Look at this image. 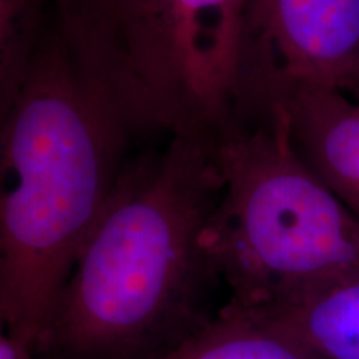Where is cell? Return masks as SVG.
<instances>
[{"instance_id":"obj_1","label":"cell","mask_w":359,"mask_h":359,"mask_svg":"<svg viewBox=\"0 0 359 359\" xmlns=\"http://www.w3.org/2000/svg\"><path fill=\"white\" fill-rule=\"evenodd\" d=\"M0 130V318L39 343L135 130L95 53L53 19Z\"/></svg>"},{"instance_id":"obj_2","label":"cell","mask_w":359,"mask_h":359,"mask_svg":"<svg viewBox=\"0 0 359 359\" xmlns=\"http://www.w3.org/2000/svg\"><path fill=\"white\" fill-rule=\"evenodd\" d=\"M219 188L217 138L177 135L125 165L35 359H160L208 327L201 236Z\"/></svg>"},{"instance_id":"obj_3","label":"cell","mask_w":359,"mask_h":359,"mask_svg":"<svg viewBox=\"0 0 359 359\" xmlns=\"http://www.w3.org/2000/svg\"><path fill=\"white\" fill-rule=\"evenodd\" d=\"M217 163L201 243L228 303L262 313L359 268V217L298 154L280 105L219 135Z\"/></svg>"},{"instance_id":"obj_4","label":"cell","mask_w":359,"mask_h":359,"mask_svg":"<svg viewBox=\"0 0 359 359\" xmlns=\"http://www.w3.org/2000/svg\"><path fill=\"white\" fill-rule=\"evenodd\" d=\"M250 0H123L95 50L138 132L218 138L241 120Z\"/></svg>"},{"instance_id":"obj_5","label":"cell","mask_w":359,"mask_h":359,"mask_svg":"<svg viewBox=\"0 0 359 359\" xmlns=\"http://www.w3.org/2000/svg\"><path fill=\"white\" fill-rule=\"evenodd\" d=\"M359 75V0H250L241 120L298 85L346 92Z\"/></svg>"},{"instance_id":"obj_6","label":"cell","mask_w":359,"mask_h":359,"mask_svg":"<svg viewBox=\"0 0 359 359\" xmlns=\"http://www.w3.org/2000/svg\"><path fill=\"white\" fill-rule=\"evenodd\" d=\"M276 105L302 158L359 217V100L336 88L298 85Z\"/></svg>"},{"instance_id":"obj_7","label":"cell","mask_w":359,"mask_h":359,"mask_svg":"<svg viewBox=\"0 0 359 359\" xmlns=\"http://www.w3.org/2000/svg\"><path fill=\"white\" fill-rule=\"evenodd\" d=\"M258 314L290 331L320 359H359V268Z\"/></svg>"},{"instance_id":"obj_8","label":"cell","mask_w":359,"mask_h":359,"mask_svg":"<svg viewBox=\"0 0 359 359\" xmlns=\"http://www.w3.org/2000/svg\"><path fill=\"white\" fill-rule=\"evenodd\" d=\"M160 359H320L285 327L226 303L208 327Z\"/></svg>"},{"instance_id":"obj_9","label":"cell","mask_w":359,"mask_h":359,"mask_svg":"<svg viewBox=\"0 0 359 359\" xmlns=\"http://www.w3.org/2000/svg\"><path fill=\"white\" fill-rule=\"evenodd\" d=\"M52 13V0H0V111L19 95Z\"/></svg>"},{"instance_id":"obj_10","label":"cell","mask_w":359,"mask_h":359,"mask_svg":"<svg viewBox=\"0 0 359 359\" xmlns=\"http://www.w3.org/2000/svg\"><path fill=\"white\" fill-rule=\"evenodd\" d=\"M123 0H52L53 17L98 48L114 29Z\"/></svg>"},{"instance_id":"obj_11","label":"cell","mask_w":359,"mask_h":359,"mask_svg":"<svg viewBox=\"0 0 359 359\" xmlns=\"http://www.w3.org/2000/svg\"><path fill=\"white\" fill-rule=\"evenodd\" d=\"M37 343L25 336L11 334L4 331L0 336V359H35Z\"/></svg>"},{"instance_id":"obj_12","label":"cell","mask_w":359,"mask_h":359,"mask_svg":"<svg viewBox=\"0 0 359 359\" xmlns=\"http://www.w3.org/2000/svg\"><path fill=\"white\" fill-rule=\"evenodd\" d=\"M344 93H348V95H351L353 98H356V100H359V75H358V79L354 80L351 85H349V88Z\"/></svg>"}]
</instances>
